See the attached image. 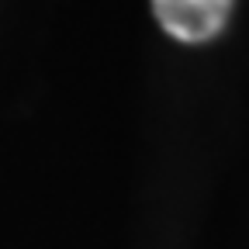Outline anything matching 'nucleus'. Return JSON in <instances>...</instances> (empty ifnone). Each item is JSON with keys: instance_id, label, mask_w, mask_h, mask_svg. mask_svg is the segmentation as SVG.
Returning <instances> with one entry per match:
<instances>
[{"instance_id": "nucleus-1", "label": "nucleus", "mask_w": 249, "mask_h": 249, "mask_svg": "<svg viewBox=\"0 0 249 249\" xmlns=\"http://www.w3.org/2000/svg\"><path fill=\"white\" fill-rule=\"evenodd\" d=\"M152 11L170 38L201 45L225 28L232 0H152Z\"/></svg>"}]
</instances>
